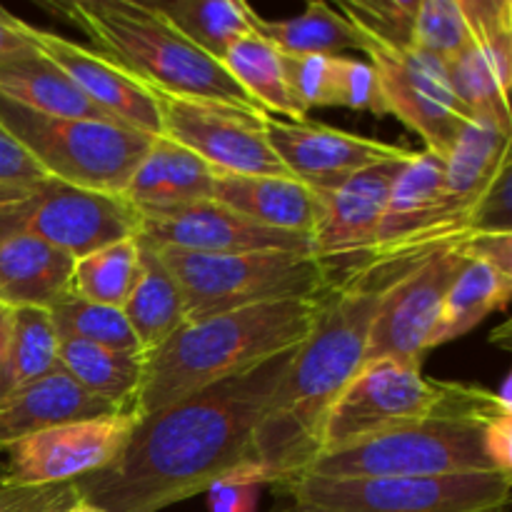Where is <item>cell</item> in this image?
I'll return each mask as SVG.
<instances>
[{"label":"cell","mask_w":512,"mask_h":512,"mask_svg":"<svg viewBox=\"0 0 512 512\" xmlns=\"http://www.w3.org/2000/svg\"><path fill=\"white\" fill-rule=\"evenodd\" d=\"M295 348L138 420L108 468L75 480L105 512H160L228 480L263 485L255 433Z\"/></svg>","instance_id":"cell-1"},{"label":"cell","mask_w":512,"mask_h":512,"mask_svg":"<svg viewBox=\"0 0 512 512\" xmlns=\"http://www.w3.org/2000/svg\"><path fill=\"white\" fill-rule=\"evenodd\" d=\"M418 258L370 260L325 290L313 328L295 348L255 433V468L263 483L285 490L315 458L330 405L363 368L380 298Z\"/></svg>","instance_id":"cell-2"},{"label":"cell","mask_w":512,"mask_h":512,"mask_svg":"<svg viewBox=\"0 0 512 512\" xmlns=\"http://www.w3.org/2000/svg\"><path fill=\"white\" fill-rule=\"evenodd\" d=\"M320 298L253 305L185 323L143 355V378L130 413L143 420L298 348L313 328Z\"/></svg>","instance_id":"cell-3"},{"label":"cell","mask_w":512,"mask_h":512,"mask_svg":"<svg viewBox=\"0 0 512 512\" xmlns=\"http://www.w3.org/2000/svg\"><path fill=\"white\" fill-rule=\"evenodd\" d=\"M50 13L73 23L115 65L148 88L183 98L258 108L215 58L180 35L143 0H55ZM260 110V108H258Z\"/></svg>","instance_id":"cell-4"},{"label":"cell","mask_w":512,"mask_h":512,"mask_svg":"<svg viewBox=\"0 0 512 512\" xmlns=\"http://www.w3.org/2000/svg\"><path fill=\"white\" fill-rule=\"evenodd\" d=\"M510 418V408H498L490 413L450 415L405 425L315 455L298 478H445L512 473Z\"/></svg>","instance_id":"cell-5"},{"label":"cell","mask_w":512,"mask_h":512,"mask_svg":"<svg viewBox=\"0 0 512 512\" xmlns=\"http://www.w3.org/2000/svg\"><path fill=\"white\" fill-rule=\"evenodd\" d=\"M498 408H510L508 383L498 395L478 385L428 380L420 365L375 360L365 363L330 405L315 455L430 418L490 413Z\"/></svg>","instance_id":"cell-6"},{"label":"cell","mask_w":512,"mask_h":512,"mask_svg":"<svg viewBox=\"0 0 512 512\" xmlns=\"http://www.w3.org/2000/svg\"><path fill=\"white\" fill-rule=\"evenodd\" d=\"M160 258L178 280L185 320H205L253 305L315 300L333 285V273L310 253L205 255L160 248Z\"/></svg>","instance_id":"cell-7"},{"label":"cell","mask_w":512,"mask_h":512,"mask_svg":"<svg viewBox=\"0 0 512 512\" xmlns=\"http://www.w3.org/2000/svg\"><path fill=\"white\" fill-rule=\"evenodd\" d=\"M0 128L28 150L48 178L120 198L155 140L113 120L53 118L5 98H0Z\"/></svg>","instance_id":"cell-8"},{"label":"cell","mask_w":512,"mask_h":512,"mask_svg":"<svg viewBox=\"0 0 512 512\" xmlns=\"http://www.w3.org/2000/svg\"><path fill=\"white\" fill-rule=\"evenodd\" d=\"M295 512H508L512 473L445 478H298L285 488Z\"/></svg>","instance_id":"cell-9"},{"label":"cell","mask_w":512,"mask_h":512,"mask_svg":"<svg viewBox=\"0 0 512 512\" xmlns=\"http://www.w3.org/2000/svg\"><path fill=\"white\" fill-rule=\"evenodd\" d=\"M138 230V210L120 195L73 188L53 178L0 190V240L30 235L78 260Z\"/></svg>","instance_id":"cell-10"},{"label":"cell","mask_w":512,"mask_h":512,"mask_svg":"<svg viewBox=\"0 0 512 512\" xmlns=\"http://www.w3.org/2000/svg\"><path fill=\"white\" fill-rule=\"evenodd\" d=\"M355 25V23H353ZM360 50L370 58L378 75L385 110L425 140V150L448 158L470 110L455 95L443 60L433 58L418 45H390L358 28Z\"/></svg>","instance_id":"cell-11"},{"label":"cell","mask_w":512,"mask_h":512,"mask_svg":"<svg viewBox=\"0 0 512 512\" xmlns=\"http://www.w3.org/2000/svg\"><path fill=\"white\" fill-rule=\"evenodd\" d=\"M478 235L438 245L388 285L370 325L365 363L398 360L423 365L425 353L433 350V335L450 283Z\"/></svg>","instance_id":"cell-12"},{"label":"cell","mask_w":512,"mask_h":512,"mask_svg":"<svg viewBox=\"0 0 512 512\" xmlns=\"http://www.w3.org/2000/svg\"><path fill=\"white\" fill-rule=\"evenodd\" d=\"M155 95L163 120L160 138L188 148L213 170L233 175H290L265 138V110L158 90Z\"/></svg>","instance_id":"cell-13"},{"label":"cell","mask_w":512,"mask_h":512,"mask_svg":"<svg viewBox=\"0 0 512 512\" xmlns=\"http://www.w3.org/2000/svg\"><path fill=\"white\" fill-rule=\"evenodd\" d=\"M135 425L138 418L133 413H115L25 435L3 448L8 453V468L0 485L33 488L75 483L98 473L118 458Z\"/></svg>","instance_id":"cell-14"},{"label":"cell","mask_w":512,"mask_h":512,"mask_svg":"<svg viewBox=\"0 0 512 512\" xmlns=\"http://www.w3.org/2000/svg\"><path fill=\"white\" fill-rule=\"evenodd\" d=\"M415 150L400 158L380 160L360 170L330 193H320V215L310 233V253L333 273L345 265V273L368 263L378 240L380 220L395 180Z\"/></svg>","instance_id":"cell-15"},{"label":"cell","mask_w":512,"mask_h":512,"mask_svg":"<svg viewBox=\"0 0 512 512\" xmlns=\"http://www.w3.org/2000/svg\"><path fill=\"white\" fill-rule=\"evenodd\" d=\"M512 125L490 118L465 123L453 150L443 160V195H440V243L478 235V215L493 193L500 175L510 170Z\"/></svg>","instance_id":"cell-16"},{"label":"cell","mask_w":512,"mask_h":512,"mask_svg":"<svg viewBox=\"0 0 512 512\" xmlns=\"http://www.w3.org/2000/svg\"><path fill=\"white\" fill-rule=\"evenodd\" d=\"M138 215V233L160 248H178L205 255L260 253V250L310 253V235L263 228L215 200L178 205V208L143 210Z\"/></svg>","instance_id":"cell-17"},{"label":"cell","mask_w":512,"mask_h":512,"mask_svg":"<svg viewBox=\"0 0 512 512\" xmlns=\"http://www.w3.org/2000/svg\"><path fill=\"white\" fill-rule=\"evenodd\" d=\"M265 138L290 175L318 193H330L360 170L408 150L310 120L265 118Z\"/></svg>","instance_id":"cell-18"},{"label":"cell","mask_w":512,"mask_h":512,"mask_svg":"<svg viewBox=\"0 0 512 512\" xmlns=\"http://www.w3.org/2000/svg\"><path fill=\"white\" fill-rule=\"evenodd\" d=\"M25 35H28L30 45H35L45 58L53 60L68 75L70 83L110 120L150 135V138L163 135L158 95L153 88L135 80L105 55L73 43L63 35L33 28L30 23H25Z\"/></svg>","instance_id":"cell-19"},{"label":"cell","mask_w":512,"mask_h":512,"mask_svg":"<svg viewBox=\"0 0 512 512\" xmlns=\"http://www.w3.org/2000/svg\"><path fill=\"white\" fill-rule=\"evenodd\" d=\"M512 293V233H480L470 243L443 300L433 348L478 328L490 313L508 308Z\"/></svg>","instance_id":"cell-20"},{"label":"cell","mask_w":512,"mask_h":512,"mask_svg":"<svg viewBox=\"0 0 512 512\" xmlns=\"http://www.w3.org/2000/svg\"><path fill=\"white\" fill-rule=\"evenodd\" d=\"M213 200L263 228L313 233L320 193L290 175H233L213 170Z\"/></svg>","instance_id":"cell-21"},{"label":"cell","mask_w":512,"mask_h":512,"mask_svg":"<svg viewBox=\"0 0 512 512\" xmlns=\"http://www.w3.org/2000/svg\"><path fill=\"white\" fill-rule=\"evenodd\" d=\"M115 413L123 410L93 398L70 375L55 370L38 383L0 400V448L45 428Z\"/></svg>","instance_id":"cell-22"},{"label":"cell","mask_w":512,"mask_h":512,"mask_svg":"<svg viewBox=\"0 0 512 512\" xmlns=\"http://www.w3.org/2000/svg\"><path fill=\"white\" fill-rule=\"evenodd\" d=\"M123 198L138 213L213 200V168L183 145L155 138L130 175Z\"/></svg>","instance_id":"cell-23"},{"label":"cell","mask_w":512,"mask_h":512,"mask_svg":"<svg viewBox=\"0 0 512 512\" xmlns=\"http://www.w3.org/2000/svg\"><path fill=\"white\" fill-rule=\"evenodd\" d=\"M73 265L68 253L30 235L0 240V305L48 310L70 293Z\"/></svg>","instance_id":"cell-24"},{"label":"cell","mask_w":512,"mask_h":512,"mask_svg":"<svg viewBox=\"0 0 512 512\" xmlns=\"http://www.w3.org/2000/svg\"><path fill=\"white\" fill-rule=\"evenodd\" d=\"M0 98L53 118L110 120L35 45H25L0 60Z\"/></svg>","instance_id":"cell-25"},{"label":"cell","mask_w":512,"mask_h":512,"mask_svg":"<svg viewBox=\"0 0 512 512\" xmlns=\"http://www.w3.org/2000/svg\"><path fill=\"white\" fill-rule=\"evenodd\" d=\"M140 275L133 293L128 295L123 310L130 330L140 345V353H150L163 345L175 330L183 328L185 303L178 280L160 258L158 245L138 233Z\"/></svg>","instance_id":"cell-26"},{"label":"cell","mask_w":512,"mask_h":512,"mask_svg":"<svg viewBox=\"0 0 512 512\" xmlns=\"http://www.w3.org/2000/svg\"><path fill=\"white\" fill-rule=\"evenodd\" d=\"M250 25L283 55H340L343 50H360L355 25L333 5L313 0L295 18H263L250 5Z\"/></svg>","instance_id":"cell-27"},{"label":"cell","mask_w":512,"mask_h":512,"mask_svg":"<svg viewBox=\"0 0 512 512\" xmlns=\"http://www.w3.org/2000/svg\"><path fill=\"white\" fill-rule=\"evenodd\" d=\"M58 363L85 393L130 413L143 378V353H123L83 340H60Z\"/></svg>","instance_id":"cell-28"},{"label":"cell","mask_w":512,"mask_h":512,"mask_svg":"<svg viewBox=\"0 0 512 512\" xmlns=\"http://www.w3.org/2000/svg\"><path fill=\"white\" fill-rule=\"evenodd\" d=\"M235 83L268 115H285L293 123L308 120V113L295 103L283 70V55L258 33L245 35L220 60Z\"/></svg>","instance_id":"cell-29"},{"label":"cell","mask_w":512,"mask_h":512,"mask_svg":"<svg viewBox=\"0 0 512 512\" xmlns=\"http://www.w3.org/2000/svg\"><path fill=\"white\" fill-rule=\"evenodd\" d=\"M155 10L210 58H225L230 48L253 33L250 5L243 0H165Z\"/></svg>","instance_id":"cell-30"},{"label":"cell","mask_w":512,"mask_h":512,"mask_svg":"<svg viewBox=\"0 0 512 512\" xmlns=\"http://www.w3.org/2000/svg\"><path fill=\"white\" fill-rule=\"evenodd\" d=\"M60 338L50 323L48 310L20 308L13 310L10 325L8 363H5V380L0 400L10 398L18 390L38 383L45 375L60 370L58 363Z\"/></svg>","instance_id":"cell-31"},{"label":"cell","mask_w":512,"mask_h":512,"mask_svg":"<svg viewBox=\"0 0 512 512\" xmlns=\"http://www.w3.org/2000/svg\"><path fill=\"white\" fill-rule=\"evenodd\" d=\"M140 275L138 235L115 240L78 258L70 278V293L90 303L123 308Z\"/></svg>","instance_id":"cell-32"},{"label":"cell","mask_w":512,"mask_h":512,"mask_svg":"<svg viewBox=\"0 0 512 512\" xmlns=\"http://www.w3.org/2000/svg\"><path fill=\"white\" fill-rule=\"evenodd\" d=\"M50 323L60 340H83L123 353H140V345L125 320L123 310L90 303L75 293H65L48 308Z\"/></svg>","instance_id":"cell-33"},{"label":"cell","mask_w":512,"mask_h":512,"mask_svg":"<svg viewBox=\"0 0 512 512\" xmlns=\"http://www.w3.org/2000/svg\"><path fill=\"white\" fill-rule=\"evenodd\" d=\"M445 70H448L455 95L473 118H490L512 125L510 93H505L495 70L473 43L465 45L453 60H448Z\"/></svg>","instance_id":"cell-34"},{"label":"cell","mask_w":512,"mask_h":512,"mask_svg":"<svg viewBox=\"0 0 512 512\" xmlns=\"http://www.w3.org/2000/svg\"><path fill=\"white\" fill-rule=\"evenodd\" d=\"M470 43L483 53L505 93L512 83V3L510 0H460Z\"/></svg>","instance_id":"cell-35"},{"label":"cell","mask_w":512,"mask_h":512,"mask_svg":"<svg viewBox=\"0 0 512 512\" xmlns=\"http://www.w3.org/2000/svg\"><path fill=\"white\" fill-rule=\"evenodd\" d=\"M468 43V23L460 10V0H418L413 45L448 63Z\"/></svg>","instance_id":"cell-36"},{"label":"cell","mask_w":512,"mask_h":512,"mask_svg":"<svg viewBox=\"0 0 512 512\" xmlns=\"http://www.w3.org/2000/svg\"><path fill=\"white\" fill-rule=\"evenodd\" d=\"M340 13L390 45H413V23L418 0H343Z\"/></svg>","instance_id":"cell-37"},{"label":"cell","mask_w":512,"mask_h":512,"mask_svg":"<svg viewBox=\"0 0 512 512\" xmlns=\"http://www.w3.org/2000/svg\"><path fill=\"white\" fill-rule=\"evenodd\" d=\"M333 108L368 110L373 115H388L378 75L370 63L335 55L333 60Z\"/></svg>","instance_id":"cell-38"},{"label":"cell","mask_w":512,"mask_h":512,"mask_svg":"<svg viewBox=\"0 0 512 512\" xmlns=\"http://www.w3.org/2000/svg\"><path fill=\"white\" fill-rule=\"evenodd\" d=\"M80 500L75 483L33 485H0V512H65Z\"/></svg>","instance_id":"cell-39"},{"label":"cell","mask_w":512,"mask_h":512,"mask_svg":"<svg viewBox=\"0 0 512 512\" xmlns=\"http://www.w3.org/2000/svg\"><path fill=\"white\" fill-rule=\"evenodd\" d=\"M45 178L48 175L30 158L28 150L8 130L0 128V190L25 188V185L40 183Z\"/></svg>","instance_id":"cell-40"},{"label":"cell","mask_w":512,"mask_h":512,"mask_svg":"<svg viewBox=\"0 0 512 512\" xmlns=\"http://www.w3.org/2000/svg\"><path fill=\"white\" fill-rule=\"evenodd\" d=\"M255 488L258 485L243 480H228L210 490V510L213 512H255Z\"/></svg>","instance_id":"cell-41"},{"label":"cell","mask_w":512,"mask_h":512,"mask_svg":"<svg viewBox=\"0 0 512 512\" xmlns=\"http://www.w3.org/2000/svg\"><path fill=\"white\" fill-rule=\"evenodd\" d=\"M30 45L28 35H25V20L15 18L8 10L0 5V60L8 58L15 50Z\"/></svg>","instance_id":"cell-42"},{"label":"cell","mask_w":512,"mask_h":512,"mask_svg":"<svg viewBox=\"0 0 512 512\" xmlns=\"http://www.w3.org/2000/svg\"><path fill=\"white\" fill-rule=\"evenodd\" d=\"M10 325H13V310L0 305V393H3L5 363H8V343H10Z\"/></svg>","instance_id":"cell-43"},{"label":"cell","mask_w":512,"mask_h":512,"mask_svg":"<svg viewBox=\"0 0 512 512\" xmlns=\"http://www.w3.org/2000/svg\"><path fill=\"white\" fill-rule=\"evenodd\" d=\"M65 512H105V510H100L98 505H93V503H88V500H83V498H80L78 503L73 505V508H70V510H65Z\"/></svg>","instance_id":"cell-44"},{"label":"cell","mask_w":512,"mask_h":512,"mask_svg":"<svg viewBox=\"0 0 512 512\" xmlns=\"http://www.w3.org/2000/svg\"><path fill=\"white\" fill-rule=\"evenodd\" d=\"M280 512H295L293 508H288V510H280Z\"/></svg>","instance_id":"cell-45"}]
</instances>
